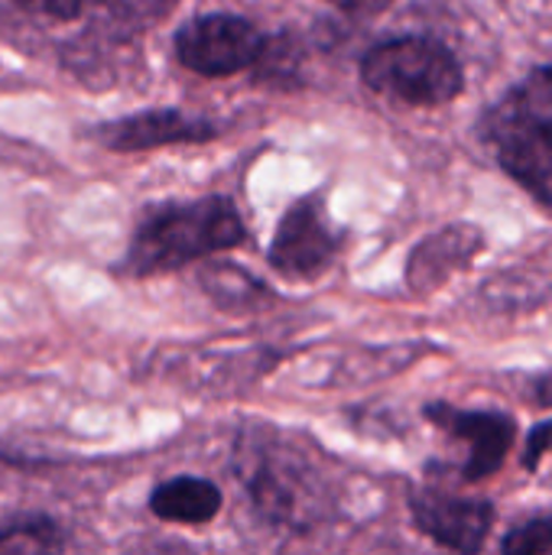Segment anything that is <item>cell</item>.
I'll return each mask as SVG.
<instances>
[{"mask_svg": "<svg viewBox=\"0 0 552 555\" xmlns=\"http://www.w3.org/2000/svg\"><path fill=\"white\" fill-rule=\"evenodd\" d=\"M501 550L508 555H552V517L521 524L504 537Z\"/></svg>", "mask_w": 552, "mask_h": 555, "instance_id": "cell-12", "label": "cell"}, {"mask_svg": "<svg viewBox=\"0 0 552 555\" xmlns=\"http://www.w3.org/2000/svg\"><path fill=\"white\" fill-rule=\"evenodd\" d=\"M342 241L345 234L332 224L325 195L309 192L283 211L267 260L283 276L312 280L332 267V260L342 254Z\"/></svg>", "mask_w": 552, "mask_h": 555, "instance_id": "cell-4", "label": "cell"}, {"mask_svg": "<svg viewBox=\"0 0 552 555\" xmlns=\"http://www.w3.org/2000/svg\"><path fill=\"white\" fill-rule=\"evenodd\" d=\"M221 511V491L218 485L195 478V475H179L150 491V514L166 520V524H182V527H202L211 524Z\"/></svg>", "mask_w": 552, "mask_h": 555, "instance_id": "cell-9", "label": "cell"}, {"mask_svg": "<svg viewBox=\"0 0 552 555\" xmlns=\"http://www.w3.org/2000/svg\"><path fill=\"white\" fill-rule=\"evenodd\" d=\"M247 241L238 205L224 195L195 202H163L140 215L127 254L117 263L120 276L146 280L182 270L211 254L241 247Z\"/></svg>", "mask_w": 552, "mask_h": 555, "instance_id": "cell-1", "label": "cell"}, {"mask_svg": "<svg viewBox=\"0 0 552 555\" xmlns=\"http://www.w3.org/2000/svg\"><path fill=\"white\" fill-rule=\"evenodd\" d=\"M426 420L439 426L446 436H452L459 446H465L468 459L462 465V481H485L495 472H501L508 452L517 439V423L508 413L495 410H462L452 403H429Z\"/></svg>", "mask_w": 552, "mask_h": 555, "instance_id": "cell-5", "label": "cell"}, {"mask_svg": "<svg viewBox=\"0 0 552 555\" xmlns=\"http://www.w3.org/2000/svg\"><path fill=\"white\" fill-rule=\"evenodd\" d=\"M410 517L423 537L455 553H482L491 527L495 507L482 498H459L436 488H423L410 494Z\"/></svg>", "mask_w": 552, "mask_h": 555, "instance_id": "cell-6", "label": "cell"}, {"mask_svg": "<svg viewBox=\"0 0 552 555\" xmlns=\"http://www.w3.org/2000/svg\"><path fill=\"white\" fill-rule=\"evenodd\" d=\"M16 7H23L26 13L36 16H49V20H78L91 0H13Z\"/></svg>", "mask_w": 552, "mask_h": 555, "instance_id": "cell-13", "label": "cell"}, {"mask_svg": "<svg viewBox=\"0 0 552 555\" xmlns=\"http://www.w3.org/2000/svg\"><path fill=\"white\" fill-rule=\"evenodd\" d=\"M325 3H332L351 16H377L390 7V0H325Z\"/></svg>", "mask_w": 552, "mask_h": 555, "instance_id": "cell-16", "label": "cell"}, {"mask_svg": "<svg viewBox=\"0 0 552 555\" xmlns=\"http://www.w3.org/2000/svg\"><path fill=\"white\" fill-rule=\"evenodd\" d=\"M361 81L410 107H439L462 94L465 72L455 52L433 36H397L361 59Z\"/></svg>", "mask_w": 552, "mask_h": 555, "instance_id": "cell-2", "label": "cell"}, {"mask_svg": "<svg viewBox=\"0 0 552 555\" xmlns=\"http://www.w3.org/2000/svg\"><path fill=\"white\" fill-rule=\"evenodd\" d=\"M547 452H552V423H540V426L530 433V439H527V455H524V465L534 472Z\"/></svg>", "mask_w": 552, "mask_h": 555, "instance_id": "cell-15", "label": "cell"}, {"mask_svg": "<svg viewBox=\"0 0 552 555\" xmlns=\"http://www.w3.org/2000/svg\"><path fill=\"white\" fill-rule=\"evenodd\" d=\"M517 120L552 124V65L534 68L521 85H514V91L485 114L482 130L498 124H517Z\"/></svg>", "mask_w": 552, "mask_h": 555, "instance_id": "cell-10", "label": "cell"}, {"mask_svg": "<svg viewBox=\"0 0 552 555\" xmlns=\"http://www.w3.org/2000/svg\"><path fill=\"white\" fill-rule=\"evenodd\" d=\"M91 137L111 153H146L176 143H208L218 137V124L176 107H153L117 120H104L91 127Z\"/></svg>", "mask_w": 552, "mask_h": 555, "instance_id": "cell-7", "label": "cell"}, {"mask_svg": "<svg viewBox=\"0 0 552 555\" xmlns=\"http://www.w3.org/2000/svg\"><path fill=\"white\" fill-rule=\"evenodd\" d=\"M179 65L205 78H228L254 68L267 49V36L244 16L205 13L179 26L172 39Z\"/></svg>", "mask_w": 552, "mask_h": 555, "instance_id": "cell-3", "label": "cell"}, {"mask_svg": "<svg viewBox=\"0 0 552 555\" xmlns=\"http://www.w3.org/2000/svg\"><path fill=\"white\" fill-rule=\"evenodd\" d=\"M482 137L495 143L501 169L540 205L552 208V124H498L485 127Z\"/></svg>", "mask_w": 552, "mask_h": 555, "instance_id": "cell-8", "label": "cell"}, {"mask_svg": "<svg viewBox=\"0 0 552 555\" xmlns=\"http://www.w3.org/2000/svg\"><path fill=\"white\" fill-rule=\"evenodd\" d=\"M111 10H114V16H120V20H133V23H143V20H156V16H163L166 13V7L172 3V0H104Z\"/></svg>", "mask_w": 552, "mask_h": 555, "instance_id": "cell-14", "label": "cell"}, {"mask_svg": "<svg viewBox=\"0 0 552 555\" xmlns=\"http://www.w3.org/2000/svg\"><path fill=\"white\" fill-rule=\"evenodd\" d=\"M68 546V533L49 514H13L0 520V553H55Z\"/></svg>", "mask_w": 552, "mask_h": 555, "instance_id": "cell-11", "label": "cell"}, {"mask_svg": "<svg viewBox=\"0 0 552 555\" xmlns=\"http://www.w3.org/2000/svg\"><path fill=\"white\" fill-rule=\"evenodd\" d=\"M534 397H537L540 406H552V371L540 374V377L534 380Z\"/></svg>", "mask_w": 552, "mask_h": 555, "instance_id": "cell-17", "label": "cell"}]
</instances>
